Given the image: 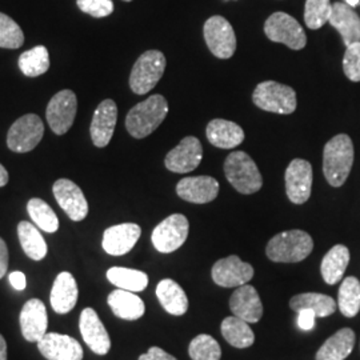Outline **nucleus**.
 <instances>
[{
  "label": "nucleus",
  "instance_id": "obj_1",
  "mask_svg": "<svg viewBox=\"0 0 360 360\" xmlns=\"http://www.w3.org/2000/svg\"><path fill=\"white\" fill-rule=\"evenodd\" d=\"M354 144L346 134H339L328 141L323 151V172L333 187H342L354 165Z\"/></svg>",
  "mask_w": 360,
  "mask_h": 360
},
{
  "label": "nucleus",
  "instance_id": "obj_2",
  "mask_svg": "<svg viewBox=\"0 0 360 360\" xmlns=\"http://www.w3.org/2000/svg\"><path fill=\"white\" fill-rule=\"evenodd\" d=\"M168 114V103L165 96L156 94L136 104L126 117V129L135 139H143L158 129Z\"/></svg>",
  "mask_w": 360,
  "mask_h": 360
},
{
  "label": "nucleus",
  "instance_id": "obj_3",
  "mask_svg": "<svg viewBox=\"0 0 360 360\" xmlns=\"http://www.w3.org/2000/svg\"><path fill=\"white\" fill-rule=\"evenodd\" d=\"M314 250L309 233L302 230H290L275 235L266 247V254L276 263H297L304 260Z\"/></svg>",
  "mask_w": 360,
  "mask_h": 360
},
{
  "label": "nucleus",
  "instance_id": "obj_4",
  "mask_svg": "<svg viewBox=\"0 0 360 360\" xmlns=\"http://www.w3.org/2000/svg\"><path fill=\"white\" fill-rule=\"evenodd\" d=\"M226 178L238 193L251 195L262 188L263 179L257 163L243 151H235L224 162Z\"/></svg>",
  "mask_w": 360,
  "mask_h": 360
},
{
  "label": "nucleus",
  "instance_id": "obj_5",
  "mask_svg": "<svg viewBox=\"0 0 360 360\" xmlns=\"http://www.w3.org/2000/svg\"><path fill=\"white\" fill-rule=\"evenodd\" d=\"M166 56L162 51L150 50L139 56L129 75V87L136 95H144L154 89L166 70Z\"/></svg>",
  "mask_w": 360,
  "mask_h": 360
},
{
  "label": "nucleus",
  "instance_id": "obj_6",
  "mask_svg": "<svg viewBox=\"0 0 360 360\" xmlns=\"http://www.w3.org/2000/svg\"><path fill=\"white\" fill-rule=\"evenodd\" d=\"M252 101L260 110L282 115L292 114L297 105L294 89L274 80L257 84L252 94Z\"/></svg>",
  "mask_w": 360,
  "mask_h": 360
},
{
  "label": "nucleus",
  "instance_id": "obj_7",
  "mask_svg": "<svg viewBox=\"0 0 360 360\" xmlns=\"http://www.w3.org/2000/svg\"><path fill=\"white\" fill-rule=\"evenodd\" d=\"M264 34L271 41L285 44L291 50H302L307 44L303 27L285 13H275L264 23Z\"/></svg>",
  "mask_w": 360,
  "mask_h": 360
},
{
  "label": "nucleus",
  "instance_id": "obj_8",
  "mask_svg": "<svg viewBox=\"0 0 360 360\" xmlns=\"http://www.w3.org/2000/svg\"><path fill=\"white\" fill-rule=\"evenodd\" d=\"M43 135L44 124L41 119L35 114H27L15 120L10 127L7 134V146L18 154L30 153L41 142Z\"/></svg>",
  "mask_w": 360,
  "mask_h": 360
},
{
  "label": "nucleus",
  "instance_id": "obj_9",
  "mask_svg": "<svg viewBox=\"0 0 360 360\" xmlns=\"http://www.w3.org/2000/svg\"><path fill=\"white\" fill-rule=\"evenodd\" d=\"M188 231V219L181 214H172L155 227L151 240L156 251L162 254H171L184 245Z\"/></svg>",
  "mask_w": 360,
  "mask_h": 360
},
{
  "label": "nucleus",
  "instance_id": "obj_10",
  "mask_svg": "<svg viewBox=\"0 0 360 360\" xmlns=\"http://www.w3.org/2000/svg\"><path fill=\"white\" fill-rule=\"evenodd\" d=\"M203 35L210 51L219 59H230L236 51L235 31L223 16H211L205 23Z\"/></svg>",
  "mask_w": 360,
  "mask_h": 360
},
{
  "label": "nucleus",
  "instance_id": "obj_11",
  "mask_svg": "<svg viewBox=\"0 0 360 360\" xmlns=\"http://www.w3.org/2000/svg\"><path fill=\"white\" fill-rule=\"evenodd\" d=\"M77 111V95L74 91H59L47 105V123L56 135H65L72 127Z\"/></svg>",
  "mask_w": 360,
  "mask_h": 360
},
{
  "label": "nucleus",
  "instance_id": "obj_12",
  "mask_svg": "<svg viewBox=\"0 0 360 360\" xmlns=\"http://www.w3.org/2000/svg\"><path fill=\"white\" fill-rule=\"evenodd\" d=\"M285 193L294 205L306 203L312 190V166L304 159H294L285 169Z\"/></svg>",
  "mask_w": 360,
  "mask_h": 360
},
{
  "label": "nucleus",
  "instance_id": "obj_13",
  "mask_svg": "<svg viewBox=\"0 0 360 360\" xmlns=\"http://www.w3.org/2000/svg\"><path fill=\"white\" fill-rule=\"evenodd\" d=\"M254 267L236 255L223 257L212 266V281L220 287L238 288L254 278Z\"/></svg>",
  "mask_w": 360,
  "mask_h": 360
},
{
  "label": "nucleus",
  "instance_id": "obj_14",
  "mask_svg": "<svg viewBox=\"0 0 360 360\" xmlns=\"http://www.w3.org/2000/svg\"><path fill=\"white\" fill-rule=\"evenodd\" d=\"M52 191L58 205L67 214V217L80 221L89 215V203L80 187L72 180L59 179L53 183Z\"/></svg>",
  "mask_w": 360,
  "mask_h": 360
},
{
  "label": "nucleus",
  "instance_id": "obj_15",
  "mask_svg": "<svg viewBox=\"0 0 360 360\" xmlns=\"http://www.w3.org/2000/svg\"><path fill=\"white\" fill-rule=\"evenodd\" d=\"M203 159L202 143L195 136H187L168 153L165 165L169 171L187 174L196 169Z\"/></svg>",
  "mask_w": 360,
  "mask_h": 360
},
{
  "label": "nucleus",
  "instance_id": "obj_16",
  "mask_svg": "<svg viewBox=\"0 0 360 360\" xmlns=\"http://www.w3.org/2000/svg\"><path fill=\"white\" fill-rule=\"evenodd\" d=\"M80 334L84 339V343L96 355H107L111 348V339L107 333L103 322L98 316L94 309H84L79 319Z\"/></svg>",
  "mask_w": 360,
  "mask_h": 360
},
{
  "label": "nucleus",
  "instance_id": "obj_17",
  "mask_svg": "<svg viewBox=\"0 0 360 360\" xmlns=\"http://www.w3.org/2000/svg\"><path fill=\"white\" fill-rule=\"evenodd\" d=\"M40 354L47 360H83V347L68 335L49 333L38 342Z\"/></svg>",
  "mask_w": 360,
  "mask_h": 360
},
{
  "label": "nucleus",
  "instance_id": "obj_18",
  "mask_svg": "<svg viewBox=\"0 0 360 360\" xmlns=\"http://www.w3.org/2000/svg\"><path fill=\"white\" fill-rule=\"evenodd\" d=\"M142 229L135 223H122L107 229L103 233V250L112 257H122L138 243Z\"/></svg>",
  "mask_w": 360,
  "mask_h": 360
},
{
  "label": "nucleus",
  "instance_id": "obj_19",
  "mask_svg": "<svg viewBox=\"0 0 360 360\" xmlns=\"http://www.w3.org/2000/svg\"><path fill=\"white\" fill-rule=\"evenodd\" d=\"M117 120V107L114 101L105 99L95 110L91 122L90 134L92 143L104 148L107 147L114 135Z\"/></svg>",
  "mask_w": 360,
  "mask_h": 360
},
{
  "label": "nucleus",
  "instance_id": "obj_20",
  "mask_svg": "<svg viewBox=\"0 0 360 360\" xmlns=\"http://www.w3.org/2000/svg\"><path fill=\"white\" fill-rule=\"evenodd\" d=\"M20 328L27 342L38 343L47 334L49 316L47 309L41 300L30 299L20 311Z\"/></svg>",
  "mask_w": 360,
  "mask_h": 360
},
{
  "label": "nucleus",
  "instance_id": "obj_21",
  "mask_svg": "<svg viewBox=\"0 0 360 360\" xmlns=\"http://www.w3.org/2000/svg\"><path fill=\"white\" fill-rule=\"evenodd\" d=\"M176 193L186 202L193 205H206L215 200L218 196V180L207 175L184 178L176 186Z\"/></svg>",
  "mask_w": 360,
  "mask_h": 360
},
{
  "label": "nucleus",
  "instance_id": "obj_22",
  "mask_svg": "<svg viewBox=\"0 0 360 360\" xmlns=\"http://www.w3.org/2000/svg\"><path fill=\"white\" fill-rule=\"evenodd\" d=\"M232 314L247 323H257L263 316V304L257 290L248 283L238 287L230 299Z\"/></svg>",
  "mask_w": 360,
  "mask_h": 360
},
{
  "label": "nucleus",
  "instance_id": "obj_23",
  "mask_svg": "<svg viewBox=\"0 0 360 360\" xmlns=\"http://www.w3.org/2000/svg\"><path fill=\"white\" fill-rule=\"evenodd\" d=\"M77 295L79 291L74 275H71L67 271L60 272L52 285L50 297L52 309L60 315L68 314L77 306Z\"/></svg>",
  "mask_w": 360,
  "mask_h": 360
},
{
  "label": "nucleus",
  "instance_id": "obj_24",
  "mask_svg": "<svg viewBox=\"0 0 360 360\" xmlns=\"http://www.w3.org/2000/svg\"><path fill=\"white\" fill-rule=\"evenodd\" d=\"M328 23L338 30L346 46L360 41V18L348 4H333V13Z\"/></svg>",
  "mask_w": 360,
  "mask_h": 360
},
{
  "label": "nucleus",
  "instance_id": "obj_25",
  "mask_svg": "<svg viewBox=\"0 0 360 360\" xmlns=\"http://www.w3.org/2000/svg\"><path fill=\"white\" fill-rule=\"evenodd\" d=\"M207 139L218 148L230 150L245 141V131L239 124L230 120L214 119L207 126Z\"/></svg>",
  "mask_w": 360,
  "mask_h": 360
},
{
  "label": "nucleus",
  "instance_id": "obj_26",
  "mask_svg": "<svg viewBox=\"0 0 360 360\" xmlns=\"http://www.w3.org/2000/svg\"><path fill=\"white\" fill-rule=\"evenodd\" d=\"M107 303L116 318L124 321H138L146 312L144 302L139 296L120 288L112 291L108 295Z\"/></svg>",
  "mask_w": 360,
  "mask_h": 360
},
{
  "label": "nucleus",
  "instance_id": "obj_27",
  "mask_svg": "<svg viewBox=\"0 0 360 360\" xmlns=\"http://www.w3.org/2000/svg\"><path fill=\"white\" fill-rule=\"evenodd\" d=\"M156 296L162 307L174 316H181L188 309V297L179 284L172 279H163L159 282Z\"/></svg>",
  "mask_w": 360,
  "mask_h": 360
},
{
  "label": "nucleus",
  "instance_id": "obj_28",
  "mask_svg": "<svg viewBox=\"0 0 360 360\" xmlns=\"http://www.w3.org/2000/svg\"><path fill=\"white\" fill-rule=\"evenodd\" d=\"M355 346V333L351 328H342L328 338L316 352V360H345Z\"/></svg>",
  "mask_w": 360,
  "mask_h": 360
},
{
  "label": "nucleus",
  "instance_id": "obj_29",
  "mask_svg": "<svg viewBox=\"0 0 360 360\" xmlns=\"http://www.w3.org/2000/svg\"><path fill=\"white\" fill-rule=\"evenodd\" d=\"M349 263V251L347 247L343 245H336L323 257L321 264L324 282L330 285L339 283L347 270Z\"/></svg>",
  "mask_w": 360,
  "mask_h": 360
},
{
  "label": "nucleus",
  "instance_id": "obj_30",
  "mask_svg": "<svg viewBox=\"0 0 360 360\" xmlns=\"http://www.w3.org/2000/svg\"><path fill=\"white\" fill-rule=\"evenodd\" d=\"M221 335L229 345L235 348L251 347L255 342V334L250 323L232 315L221 322Z\"/></svg>",
  "mask_w": 360,
  "mask_h": 360
},
{
  "label": "nucleus",
  "instance_id": "obj_31",
  "mask_svg": "<svg viewBox=\"0 0 360 360\" xmlns=\"http://www.w3.org/2000/svg\"><path fill=\"white\" fill-rule=\"evenodd\" d=\"M18 236L27 257L35 262L46 257L49 247L44 238L34 224L26 220L20 221L18 224Z\"/></svg>",
  "mask_w": 360,
  "mask_h": 360
},
{
  "label": "nucleus",
  "instance_id": "obj_32",
  "mask_svg": "<svg viewBox=\"0 0 360 360\" xmlns=\"http://www.w3.org/2000/svg\"><path fill=\"white\" fill-rule=\"evenodd\" d=\"M290 307L296 312L300 309H312L316 318H327L336 311V302L331 296L318 292H304L290 300Z\"/></svg>",
  "mask_w": 360,
  "mask_h": 360
},
{
  "label": "nucleus",
  "instance_id": "obj_33",
  "mask_svg": "<svg viewBox=\"0 0 360 360\" xmlns=\"http://www.w3.org/2000/svg\"><path fill=\"white\" fill-rule=\"evenodd\" d=\"M107 279L120 290L131 292H141L148 285L146 272L126 267H112L107 271Z\"/></svg>",
  "mask_w": 360,
  "mask_h": 360
},
{
  "label": "nucleus",
  "instance_id": "obj_34",
  "mask_svg": "<svg viewBox=\"0 0 360 360\" xmlns=\"http://www.w3.org/2000/svg\"><path fill=\"white\" fill-rule=\"evenodd\" d=\"M19 68L28 77L46 74L50 68V53L44 46H37L19 56Z\"/></svg>",
  "mask_w": 360,
  "mask_h": 360
},
{
  "label": "nucleus",
  "instance_id": "obj_35",
  "mask_svg": "<svg viewBox=\"0 0 360 360\" xmlns=\"http://www.w3.org/2000/svg\"><path fill=\"white\" fill-rule=\"evenodd\" d=\"M338 307L346 318H354L360 311V282L348 276L339 288Z\"/></svg>",
  "mask_w": 360,
  "mask_h": 360
},
{
  "label": "nucleus",
  "instance_id": "obj_36",
  "mask_svg": "<svg viewBox=\"0 0 360 360\" xmlns=\"http://www.w3.org/2000/svg\"><path fill=\"white\" fill-rule=\"evenodd\" d=\"M28 215L32 219V221L37 224L40 230L49 233L59 230V219L53 212L51 207L49 206L44 200L34 198L27 203Z\"/></svg>",
  "mask_w": 360,
  "mask_h": 360
},
{
  "label": "nucleus",
  "instance_id": "obj_37",
  "mask_svg": "<svg viewBox=\"0 0 360 360\" xmlns=\"http://www.w3.org/2000/svg\"><path fill=\"white\" fill-rule=\"evenodd\" d=\"M188 354L193 360H220L221 348L211 335H198L190 343Z\"/></svg>",
  "mask_w": 360,
  "mask_h": 360
},
{
  "label": "nucleus",
  "instance_id": "obj_38",
  "mask_svg": "<svg viewBox=\"0 0 360 360\" xmlns=\"http://www.w3.org/2000/svg\"><path fill=\"white\" fill-rule=\"evenodd\" d=\"M333 13V4L330 0H306L304 22L311 30L322 28Z\"/></svg>",
  "mask_w": 360,
  "mask_h": 360
},
{
  "label": "nucleus",
  "instance_id": "obj_39",
  "mask_svg": "<svg viewBox=\"0 0 360 360\" xmlns=\"http://www.w3.org/2000/svg\"><path fill=\"white\" fill-rule=\"evenodd\" d=\"M25 43V34L20 26L6 13H0V49L16 50Z\"/></svg>",
  "mask_w": 360,
  "mask_h": 360
},
{
  "label": "nucleus",
  "instance_id": "obj_40",
  "mask_svg": "<svg viewBox=\"0 0 360 360\" xmlns=\"http://www.w3.org/2000/svg\"><path fill=\"white\" fill-rule=\"evenodd\" d=\"M343 70L351 82H360V41L347 46L343 58Z\"/></svg>",
  "mask_w": 360,
  "mask_h": 360
},
{
  "label": "nucleus",
  "instance_id": "obj_41",
  "mask_svg": "<svg viewBox=\"0 0 360 360\" xmlns=\"http://www.w3.org/2000/svg\"><path fill=\"white\" fill-rule=\"evenodd\" d=\"M80 11L94 18H105L114 13L112 0H77Z\"/></svg>",
  "mask_w": 360,
  "mask_h": 360
},
{
  "label": "nucleus",
  "instance_id": "obj_42",
  "mask_svg": "<svg viewBox=\"0 0 360 360\" xmlns=\"http://www.w3.org/2000/svg\"><path fill=\"white\" fill-rule=\"evenodd\" d=\"M299 316H297V326L304 330V331H309L315 327V319H316V315L312 309H300L299 312Z\"/></svg>",
  "mask_w": 360,
  "mask_h": 360
},
{
  "label": "nucleus",
  "instance_id": "obj_43",
  "mask_svg": "<svg viewBox=\"0 0 360 360\" xmlns=\"http://www.w3.org/2000/svg\"><path fill=\"white\" fill-rule=\"evenodd\" d=\"M138 360H178L175 356L169 355L160 347H151L146 354L139 356Z\"/></svg>",
  "mask_w": 360,
  "mask_h": 360
},
{
  "label": "nucleus",
  "instance_id": "obj_44",
  "mask_svg": "<svg viewBox=\"0 0 360 360\" xmlns=\"http://www.w3.org/2000/svg\"><path fill=\"white\" fill-rule=\"evenodd\" d=\"M8 281L13 284V288L18 291H23L26 290L27 279L26 275L20 271H13L8 275Z\"/></svg>",
  "mask_w": 360,
  "mask_h": 360
},
{
  "label": "nucleus",
  "instance_id": "obj_45",
  "mask_svg": "<svg viewBox=\"0 0 360 360\" xmlns=\"http://www.w3.org/2000/svg\"><path fill=\"white\" fill-rule=\"evenodd\" d=\"M8 271V248L6 242L0 238V279L7 275Z\"/></svg>",
  "mask_w": 360,
  "mask_h": 360
},
{
  "label": "nucleus",
  "instance_id": "obj_46",
  "mask_svg": "<svg viewBox=\"0 0 360 360\" xmlns=\"http://www.w3.org/2000/svg\"><path fill=\"white\" fill-rule=\"evenodd\" d=\"M0 360H7V343L1 334H0Z\"/></svg>",
  "mask_w": 360,
  "mask_h": 360
},
{
  "label": "nucleus",
  "instance_id": "obj_47",
  "mask_svg": "<svg viewBox=\"0 0 360 360\" xmlns=\"http://www.w3.org/2000/svg\"><path fill=\"white\" fill-rule=\"evenodd\" d=\"M8 180H10V175L7 169L0 165V187H4L8 183Z\"/></svg>",
  "mask_w": 360,
  "mask_h": 360
},
{
  "label": "nucleus",
  "instance_id": "obj_48",
  "mask_svg": "<svg viewBox=\"0 0 360 360\" xmlns=\"http://www.w3.org/2000/svg\"><path fill=\"white\" fill-rule=\"evenodd\" d=\"M346 3H347L349 7H352V8H354V7H356V6L359 4L360 0H346Z\"/></svg>",
  "mask_w": 360,
  "mask_h": 360
},
{
  "label": "nucleus",
  "instance_id": "obj_49",
  "mask_svg": "<svg viewBox=\"0 0 360 360\" xmlns=\"http://www.w3.org/2000/svg\"><path fill=\"white\" fill-rule=\"evenodd\" d=\"M123 1H132V0H123Z\"/></svg>",
  "mask_w": 360,
  "mask_h": 360
}]
</instances>
